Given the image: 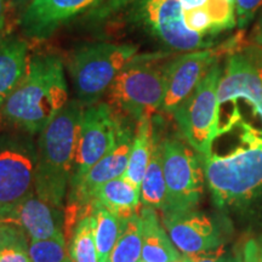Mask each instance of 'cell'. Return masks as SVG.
Returning <instances> with one entry per match:
<instances>
[{"label":"cell","instance_id":"1","mask_svg":"<svg viewBox=\"0 0 262 262\" xmlns=\"http://www.w3.org/2000/svg\"><path fill=\"white\" fill-rule=\"evenodd\" d=\"M68 102L63 62L56 55H37L29 58L24 78L0 108V123L37 135Z\"/></svg>","mask_w":262,"mask_h":262},{"label":"cell","instance_id":"2","mask_svg":"<svg viewBox=\"0 0 262 262\" xmlns=\"http://www.w3.org/2000/svg\"><path fill=\"white\" fill-rule=\"evenodd\" d=\"M239 146L203 159L205 182L219 209H233L262 194V131L242 120Z\"/></svg>","mask_w":262,"mask_h":262},{"label":"cell","instance_id":"3","mask_svg":"<svg viewBox=\"0 0 262 262\" xmlns=\"http://www.w3.org/2000/svg\"><path fill=\"white\" fill-rule=\"evenodd\" d=\"M83 111L79 101L70 100L38 137L35 193L62 210L73 175Z\"/></svg>","mask_w":262,"mask_h":262},{"label":"cell","instance_id":"4","mask_svg":"<svg viewBox=\"0 0 262 262\" xmlns=\"http://www.w3.org/2000/svg\"><path fill=\"white\" fill-rule=\"evenodd\" d=\"M137 51L136 45L114 42H90L74 49L67 70L75 100L84 108L100 102L118 74L139 57Z\"/></svg>","mask_w":262,"mask_h":262},{"label":"cell","instance_id":"5","mask_svg":"<svg viewBox=\"0 0 262 262\" xmlns=\"http://www.w3.org/2000/svg\"><path fill=\"white\" fill-rule=\"evenodd\" d=\"M166 203L162 215L179 214L198 208L204 193L203 157L180 137L162 140Z\"/></svg>","mask_w":262,"mask_h":262},{"label":"cell","instance_id":"6","mask_svg":"<svg viewBox=\"0 0 262 262\" xmlns=\"http://www.w3.org/2000/svg\"><path fill=\"white\" fill-rule=\"evenodd\" d=\"M106 96L114 110L136 122L143 117L152 118L162 111L165 97L164 66L139 56L118 74Z\"/></svg>","mask_w":262,"mask_h":262},{"label":"cell","instance_id":"7","mask_svg":"<svg viewBox=\"0 0 262 262\" xmlns=\"http://www.w3.org/2000/svg\"><path fill=\"white\" fill-rule=\"evenodd\" d=\"M221 74L222 68L217 62L171 114L183 139L203 159L211 156L212 145L220 130L217 86Z\"/></svg>","mask_w":262,"mask_h":262},{"label":"cell","instance_id":"8","mask_svg":"<svg viewBox=\"0 0 262 262\" xmlns=\"http://www.w3.org/2000/svg\"><path fill=\"white\" fill-rule=\"evenodd\" d=\"M33 136L11 129L0 134V210L35 191L38 150Z\"/></svg>","mask_w":262,"mask_h":262},{"label":"cell","instance_id":"9","mask_svg":"<svg viewBox=\"0 0 262 262\" xmlns=\"http://www.w3.org/2000/svg\"><path fill=\"white\" fill-rule=\"evenodd\" d=\"M124 119L125 117L108 102L100 101L84 108L68 192L77 187L88 171L114 146Z\"/></svg>","mask_w":262,"mask_h":262},{"label":"cell","instance_id":"10","mask_svg":"<svg viewBox=\"0 0 262 262\" xmlns=\"http://www.w3.org/2000/svg\"><path fill=\"white\" fill-rule=\"evenodd\" d=\"M162 222L173 245L182 255L217 250L225 247L233 232L227 216L209 214L198 209L162 215Z\"/></svg>","mask_w":262,"mask_h":262},{"label":"cell","instance_id":"11","mask_svg":"<svg viewBox=\"0 0 262 262\" xmlns=\"http://www.w3.org/2000/svg\"><path fill=\"white\" fill-rule=\"evenodd\" d=\"M237 37L226 41L219 48L189 51L173 58L164 66L165 97L162 111L172 114L173 111L191 95L201 80L225 54L234 52Z\"/></svg>","mask_w":262,"mask_h":262},{"label":"cell","instance_id":"12","mask_svg":"<svg viewBox=\"0 0 262 262\" xmlns=\"http://www.w3.org/2000/svg\"><path fill=\"white\" fill-rule=\"evenodd\" d=\"M142 16L150 32L175 50L189 52L211 45V39L186 28L180 0H143Z\"/></svg>","mask_w":262,"mask_h":262},{"label":"cell","instance_id":"13","mask_svg":"<svg viewBox=\"0 0 262 262\" xmlns=\"http://www.w3.org/2000/svg\"><path fill=\"white\" fill-rule=\"evenodd\" d=\"M220 110L227 104H237L238 100L247 101L253 113L262 120V79L258 73L253 52H232L217 86Z\"/></svg>","mask_w":262,"mask_h":262},{"label":"cell","instance_id":"14","mask_svg":"<svg viewBox=\"0 0 262 262\" xmlns=\"http://www.w3.org/2000/svg\"><path fill=\"white\" fill-rule=\"evenodd\" d=\"M0 222L18 226L31 241H41L63 234L64 211L52 206L35 191L0 210Z\"/></svg>","mask_w":262,"mask_h":262},{"label":"cell","instance_id":"15","mask_svg":"<svg viewBox=\"0 0 262 262\" xmlns=\"http://www.w3.org/2000/svg\"><path fill=\"white\" fill-rule=\"evenodd\" d=\"M102 0H31L19 19L29 39L44 40L58 27Z\"/></svg>","mask_w":262,"mask_h":262},{"label":"cell","instance_id":"16","mask_svg":"<svg viewBox=\"0 0 262 262\" xmlns=\"http://www.w3.org/2000/svg\"><path fill=\"white\" fill-rule=\"evenodd\" d=\"M141 233H142V262H173L182 254L170 239L168 232L160 222L156 209L141 206Z\"/></svg>","mask_w":262,"mask_h":262},{"label":"cell","instance_id":"17","mask_svg":"<svg viewBox=\"0 0 262 262\" xmlns=\"http://www.w3.org/2000/svg\"><path fill=\"white\" fill-rule=\"evenodd\" d=\"M93 201L98 202L111 214L124 221L140 212L141 191L120 176L98 186L91 196Z\"/></svg>","mask_w":262,"mask_h":262},{"label":"cell","instance_id":"18","mask_svg":"<svg viewBox=\"0 0 262 262\" xmlns=\"http://www.w3.org/2000/svg\"><path fill=\"white\" fill-rule=\"evenodd\" d=\"M28 61L27 41L0 37V108L24 78Z\"/></svg>","mask_w":262,"mask_h":262},{"label":"cell","instance_id":"19","mask_svg":"<svg viewBox=\"0 0 262 262\" xmlns=\"http://www.w3.org/2000/svg\"><path fill=\"white\" fill-rule=\"evenodd\" d=\"M166 203V185L163 171L162 139L153 126V143L150 158L141 183V206L156 209L162 212Z\"/></svg>","mask_w":262,"mask_h":262},{"label":"cell","instance_id":"20","mask_svg":"<svg viewBox=\"0 0 262 262\" xmlns=\"http://www.w3.org/2000/svg\"><path fill=\"white\" fill-rule=\"evenodd\" d=\"M136 123L133 145L130 148L129 164L124 178L141 191V183L152 152L153 120L150 117H143Z\"/></svg>","mask_w":262,"mask_h":262},{"label":"cell","instance_id":"21","mask_svg":"<svg viewBox=\"0 0 262 262\" xmlns=\"http://www.w3.org/2000/svg\"><path fill=\"white\" fill-rule=\"evenodd\" d=\"M91 215L95 220V242L98 262H107L119 238L123 222L106 210L98 202H91Z\"/></svg>","mask_w":262,"mask_h":262},{"label":"cell","instance_id":"22","mask_svg":"<svg viewBox=\"0 0 262 262\" xmlns=\"http://www.w3.org/2000/svg\"><path fill=\"white\" fill-rule=\"evenodd\" d=\"M67 247L71 262H98L93 215H85L77 222Z\"/></svg>","mask_w":262,"mask_h":262},{"label":"cell","instance_id":"23","mask_svg":"<svg viewBox=\"0 0 262 262\" xmlns=\"http://www.w3.org/2000/svg\"><path fill=\"white\" fill-rule=\"evenodd\" d=\"M142 255V233L141 216H131L123 222L122 231L107 262H141Z\"/></svg>","mask_w":262,"mask_h":262},{"label":"cell","instance_id":"24","mask_svg":"<svg viewBox=\"0 0 262 262\" xmlns=\"http://www.w3.org/2000/svg\"><path fill=\"white\" fill-rule=\"evenodd\" d=\"M31 239L18 226L0 222V262H32Z\"/></svg>","mask_w":262,"mask_h":262},{"label":"cell","instance_id":"25","mask_svg":"<svg viewBox=\"0 0 262 262\" xmlns=\"http://www.w3.org/2000/svg\"><path fill=\"white\" fill-rule=\"evenodd\" d=\"M29 255L32 262H71L64 234L41 241H31Z\"/></svg>","mask_w":262,"mask_h":262},{"label":"cell","instance_id":"26","mask_svg":"<svg viewBox=\"0 0 262 262\" xmlns=\"http://www.w3.org/2000/svg\"><path fill=\"white\" fill-rule=\"evenodd\" d=\"M186 262H242V253L227 251L225 247L210 253L182 255Z\"/></svg>","mask_w":262,"mask_h":262},{"label":"cell","instance_id":"27","mask_svg":"<svg viewBox=\"0 0 262 262\" xmlns=\"http://www.w3.org/2000/svg\"><path fill=\"white\" fill-rule=\"evenodd\" d=\"M262 6V0H235V17L239 28H245Z\"/></svg>","mask_w":262,"mask_h":262},{"label":"cell","instance_id":"28","mask_svg":"<svg viewBox=\"0 0 262 262\" xmlns=\"http://www.w3.org/2000/svg\"><path fill=\"white\" fill-rule=\"evenodd\" d=\"M242 262H262V235L249 239L245 243Z\"/></svg>","mask_w":262,"mask_h":262},{"label":"cell","instance_id":"29","mask_svg":"<svg viewBox=\"0 0 262 262\" xmlns=\"http://www.w3.org/2000/svg\"><path fill=\"white\" fill-rule=\"evenodd\" d=\"M6 28V2L0 0V37L5 35Z\"/></svg>","mask_w":262,"mask_h":262},{"label":"cell","instance_id":"30","mask_svg":"<svg viewBox=\"0 0 262 262\" xmlns=\"http://www.w3.org/2000/svg\"><path fill=\"white\" fill-rule=\"evenodd\" d=\"M254 40L258 45V48L262 49V17L258 19L257 25L254 29Z\"/></svg>","mask_w":262,"mask_h":262},{"label":"cell","instance_id":"31","mask_svg":"<svg viewBox=\"0 0 262 262\" xmlns=\"http://www.w3.org/2000/svg\"><path fill=\"white\" fill-rule=\"evenodd\" d=\"M253 56H254L255 62H256L258 73H260V77L262 79V49L260 48V50L257 51V54H253Z\"/></svg>","mask_w":262,"mask_h":262},{"label":"cell","instance_id":"32","mask_svg":"<svg viewBox=\"0 0 262 262\" xmlns=\"http://www.w3.org/2000/svg\"><path fill=\"white\" fill-rule=\"evenodd\" d=\"M173 262H186V261L183 260V257H181V258H180V260H176V261H173Z\"/></svg>","mask_w":262,"mask_h":262},{"label":"cell","instance_id":"33","mask_svg":"<svg viewBox=\"0 0 262 262\" xmlns=\"http://www.w3.org/2000/svg\"><path fill=\"white\" fill-rule=\"evenodd\" d=\"M18 2H25V0H18Z\"/></svg>","mask_w":262,"mask_h":262},{"label":"cell","instance_id":"34","mask_svg":"<svg viewBox=\"0 0 262 262\" xmlns=\"http://www.w3.org/2000/svg\"><path fill=\"white\" fill-rule=\"evenodd\" d=\"M5 2H6V3H8V2H10V0H5Z\"/></svg>","mask_w":262,"mask_h":262},{"label":"cell","instance_id":"35","mask_svg":"<svg viewBox=\"0 0 262 262\" xmlns=\"http://www.w3.org/2000/svg\"><path fill=\"white\" fill-rule=\"evenodd\" d=\"M141 262H142V261H141Z\"/></svg>","mask_w":262,"mask_h":262}]
</instances>
